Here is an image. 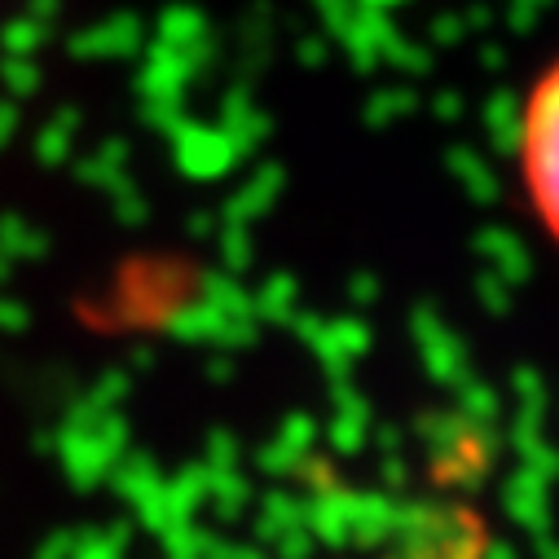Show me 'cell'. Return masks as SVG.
Segmentation results:
<instances>
[{
  "label": "cell",
  "mask_w": 559,
  "mask_h": 559,
  "mask_svg": "<svg viewBox=\"0 0 559 559\" xmlns=\"http://www.w3.org/2000/svg\"><path fill=\"white\" fill-rule=\"evenodd\" d=\"M515 168L533 221L559 247V58L533 80L520 106Z\"/></svg>",
  "instance_id": "obj_1"
}]
</instances>
